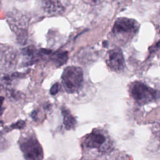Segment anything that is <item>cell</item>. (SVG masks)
<instances>
[{"instance_id":"cell-1","label":"cell","mask_w":160,"mask_h":160,"mask_svg":"<svg viewBox=\"0 0 160 160\" xmlns=\"http://www.w3.org/2000/svg\"><path fill=\"white\" fill-rule=\"evenodd\" d=\"M80 144L83 157L96 160L108 157L115 150L114 142L108 131L100 127L84 136Z\"/></svg>"},{"instance_id":"cell-2","label":"cell","mask_w":160,"mask_h":160,"mask_svg":"<svg viewBox=\"0 0 160 160\" xmlns=\"http://www.w3.org/2000/svg\"><path fill=\"white\" fill-rule=\"evenodd\" d=\"M18 144L25 160H42L44 152L32 129L21 132Z\"/></svg>"},{"instance_id":"cell-3","label":"cell","mask_w":160,"mask_h":160,"mask_svg":"<svg viewBox=\"0 0 160 160\" xmlns=\"http://www.w3.org/2000/svg\"><path fill=\"white\" fill-rule=\"evenodd\" d=\"M129 95L138 106H144L156 101L158 92L141 81L132 82L129 88Z\"/></svg>"},{"instance_id":"cell-4","label":"cell","mask_w":160,"mask_h":160,"mask_svg":"<svg viewBox=\"0 0 160 160\" xmlns=\"http://www.w3.org/2000/svg\"><path fill=\"white\" fill-rule=\"evenodd\" d=\"M84 81L83 71L79 67L69 66L65 68L61 76L62 84L68 93L78 92Z\"/></svg>"},{"instance_id":"cell-5","label":"cell","mask_w":160,"mask_h":160,"mask_svg":"<svg viewBox=\"0 0 160 160\" xmlns=\"http://www.w3.org/2000/svg\"><path fill=\"white\" fill-rule=\"evenodd\" d=\"M139 27V24L134 19L120 18L114 22L112 32L120 41L127 42L138 32Z\"/></svg>"},{"instance_id":"cell-6","label":"cell","mask_w":160,"mask_h":160,"mask_svg":"<svg viewBox=\"0 0 160 160\" xmlns=\"http://www.w3.org/2000/svg\"><path fill=\"white\" fill-rule=\"evenodd\" d=\"M106 63L110 69L113 71H122L125 67V61L121 49L115 48L109 51Z\"/></svg>"},{"instance_id":"cell-7","label":"cell","mask_w":160,"mask_h":160,"mask_svg":"<svg viewBox=\"0 0 160 160\" xmlns=\"http://www.w3.org/2000/svg\"><path fill=\"white\" fill-rule=\"evenodd\" d=\"M42 8L49 15H59L64 11L60 0H42Z\"/></svg>"},{"instance_id":"cell-8","label":"cell","mask_w":160,"mask_h":160,"mask_svg":"<svg viewBox=\"0 0 160 160\" xmlns=\"http://www.w3.org/2000/svg\"><path fill=\"white\" fill-rule=\"evenodd\" d=\"M51 59L57 66H61L64 64L68 59V54L65 51H56L52 53Z\"/></svg>"},{"instance_id":"cell-9","label":"cell","mask_w":160,"mask_h":160,"mask_svg":"<svg viewBox=\"0 0 160 160\" xmlns=\"http://www.w3.org/2000/svg\"><path fill=\"white\" fill-rule=\"evenodd\" d=\"M64 124L66 128V129H69L74 126L76 124V120L74 118L71 114V113L66 109V108L62 109Z\"/></svg>"},{"instance_id":"cell-10","label":"cell","mask_w":160,"mask_h":160,"mask_svg":"<svg viewBox=\"0 0 160 160\" xmlns=\"http://www.w3.org/2000/svg\"><path fill=\"white\" fill-rule=\"evenodd\" d=\"M59 89H60V86H59V84L58 82H56L54 83L51 88L50 89V93L52 95H55L59 91Z\"/></svg>"},{"instance_id":"cell-11","label":"cell","mask_w":160,"mask_h":160,"mask_svg":"<svg viewBox=\"0 0 160 160\" xmlns=\"http://www.w3.org/2000/svg\"><path fill=\"white\" fill-rule=\"evenodd\" d=\"M103 0H84V1L91 5H97L101 3Z\"/></svg>"},{"instance_id":"cell-12","label":"cell","mask_w":160,"mask_h":160,"mask_svg":"<svg viewBox=\"0 0 160 160\" xmlns=\"http://www.w3.org/2000/svg\"><path fill=\"white\" fill-rule=\"evenodd\" d=\"M3 103H4V98L2 96H0V116L2 114L4 110L5 109V108L3 106Z\"/></svg>"},{"instance_id":"cell-13","label":"cell","mask_w":160,"mask_h":160,"mask_svg":"<svg viewBox=\"0 0 160 160\" xmlns=\"http://www.w3.org/2000/svg\"><path fill=\"white\" fill-rule=\"evenodd\" d=\"M74 160H96V159H91V158H86L82 157V158H81V159H74Z\"/></svg>"}]
</instances>
